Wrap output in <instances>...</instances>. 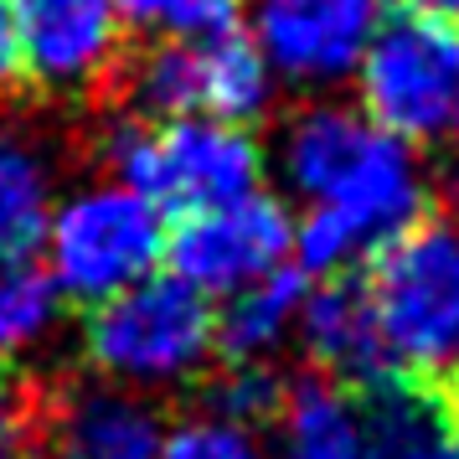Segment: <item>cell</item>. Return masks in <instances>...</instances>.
<instances>
[{
    "label": "cell",
    "mask_w": 459,
    "mask_h": 459,
    "mask_svg": "<svg viewBox=\"0 0 459 459\" xmlns=\"http://www.w3.org/2000/svg\"><path fill=\"white\" fill-rule=\"evenodd\" d=\"M284 170L315 207L346 212L367 253L429 212L408 145L351 108H305L284 140Z\"/></svg>",
    "instance_id": "1"
},
{
    "label": "cell",
    "mask_w": 459,
    "mask_h": 459,
    "mask_svg": "<svg viewBox=\"0 0 459 459\" xmlns=\"http://www.w3.org/2000/svg\"><path fill=\"white\" fill-rule=\"evenodd\" d=\"M382 341L397 367L444 372L459 361V212H423L361 264Z\"/></svg>",
    "instance_id": "2"
},
{
    "label": "cell",
    "mask_w": 459,
    "mask_h": 459,
    "mask_svg": "<svg viewBox=\"0 0 459 459\" xmlns=\"http://www.w3.org/2000/svg\"><path fill=\"white\" fill-rule=\"evenodd\" d=\"M104 160L129 191L176 217L232 207L264 181L253 129L217 119H129L104 140Z\"/></svg>",
    "instance_id": "3"
},
{
    "label": "cell",
    "mask_w": 459,
    "mask_h": 459,
    "mask_svg": "<svg viewBox=\"0 0 459 459\" xmlns=\"http://www.w3.org/2000/svg\"><path fill=\"white\" fill-rule=\"evenodd\" d=\"M361 108L393 140H434L459 108V26L387 5L361 47Z\"/></svg>",
    "instance_id": "4"
},
{
    "label": "cell",
    "mask_w": 459,
    "mask_h": 459,
    "mask_svg": "<svg viewBox=\"0 0 459 459\" xmlns=\"http://www.w3.org/2000/svg\"><path fill=\"white\" fill-rule=\"evenodd\" d=\"M83 356L114 382H176L212 356L207 294L170 279H140L83 320Z\"/></svg>",
    "instance_id": "5"
},
{
    "label": "cell",
    "mask_w": 459,
    "mask_h": 459,
    "mask_svg": "<svg viewBox=\"0 0 459 459\" xmlns=\"http://www.w3.org/2000/svg\"><path fill=\"white\" fill-rule=\"evenodd\" d=\"M47 253H52V284L78 305H104L119 290L140 284L166 258V217L129 186L78 191L47 222Z\"/></svg>",
    "instance_id": "6"
},
{
    "label": "cell",
    "mask_w": 459,
    "mask_h": 459,
    "mask_svg": "<svg viewBox=\"0 0 459 459\" xmlns=\"http://www.w3.org/2000/svg\"><path fill=\"white\" fill-rule=\"evenodd\" d=\"M290 243L294 228L284 202L253 191L232 207L191 212L176 228H166V264L196 294H232L279 269Z\"/></svg>",
    "instance_id": "7"
},
{
    "label": "cell",
    "mask_w": 459,
    "mask_h": 459,
    "mask_svg": "<svg viewBox=\"0 0 459 459\" xmlns=\"http://www.w3.org/2000/svg\"><path fill=\"white\" fill-rule=\"evenodd\" d=\"M22 73L47 93H108L125 63L114 0H11Z\"/></svg>",
    "instance_id": "8"
},
{
    "label": "cell",
    "mask_w": 459,
    "mask_h": 459,
    "mask_svg": "<svg viewBox=\"0 0 459 459\" xmlns=\"http://www.w3.org/2000/svg\"><path fill=\"white\" fill-rule=\"evenodd\" d=\"M382 0H253V26L279 73L325 83L361 63Z\"/></svg>",
    "instance_id": "9"
},
{
    "label": "cell",
    "mask_w": 459,
    "mask_h": 459,
    "mask_svg": "<svg viewBox=\"0 0 459 459\" xmlns=\"http://www.w3.org/2000/svg\"><path fill=\"white\" fill-rule=\"evenodd\" d=\"M299 331H305V351H310L315 372L335 382L341 393H361V387H372L377 377H387L397 367L387 341H382L361 269H341L315 294H305Z\"/></svg>",
    "instance_id": "10"
},
{
    "label": "cell",
    "mask_w": 459,
    "mask_h": 459,
    "mask_svg": "<svg viewBox=\"0 0 459 459\" xmlns=\"http://www.w3.org/2000/svg\"><path fill=\"white\" fill-rule=\"evenodd\" d=\"M346 397L356 408L361 459H459V438L444 418V403L429 372L393 367L372 387Z\"/></svg>",
    "instance_id": "11"
},
{
    "label": "cell",
    "mask_w": 459,
    "mask_h": 459,
    "mask_svg": "<svg viewBox=\"0 0 459 459\" xmlns=\"http://www.w3.org/2000/svg\"><path fill=\"white\" fill-rule=\"evenodd\" d=\"M63 455L78 459H160V423L145 403L119 393H73L52 403Z\"/></svg>",
    "instance_id": "12"
},
{
    "label": "cell",
    "mask_w": 459,
    "mask_h": 459,
    "mask_svg": "<svg viewBox=\"0 0 459 459\" xmlns=\"http://www.w3.org/2000/svg\"><path fill=\"white\" fill-rule=\"evenodd\" d=\"M299 305H305V273L299 269H273L243 290H232V305L222 315H212V356L222 367L264 361L284 341L290 320H299Z\"/></svg>",
    "instance_id": "13"
},
{
    "label": "cell",
    "mask_w": 459,
    "mask_h": 459,
    "mask_svg": "<svg viewBox=\"0 0 459 459\" xmlns=\"http://www.w3.org/2000/svg\"><path fill=\"white\" fill-rule=\"evenodd\" d=\"M52 222V170L37 145L0 125V264H26Z\"/></svg>",
    "instance_id": "14"
},
{
    "label": "cell",
    "mask_w": 459,
    "mask_h": 459,
    "mask_svg": "<svg viewBox=\"0 0 459 459\" xmlns=\"http://www.w3.org/2000/svg\"><path fill=\"white\" fill-rule=\"evenodd\" d=\"M269 108V63L243 37V26L228 37H202V119L253 129Z\"/></svg>",
    "instance_id": "15"
},
{
    "label": "cell",
    "mask_w": 459,
    "mask_h": 459,
    "mask_svg": "<svg viewBox=\"0 0 459 459\" xmlns=\"http://www.w3.org/2000/svg\"><path fill=\"white\" fill-rule=\"evenodd\" d=\"M279 429H284V459H361L351 397L320 372L290 382Z\"/></svg>",
    "instance_id": "16"
},
{
    "label": "cell",
    "mask_w": 459,
    "mask_h": 459,
    "mask_svg": "<svg viewBox=\"0 0 459 459\" xmlns=\"http://www.w3.org/2000/svg\"><path fill=\"white\" fill-rule=\"evenodd\" d=\"M284 397H290V382L279 372H269L264 361H243V367H222L202 387V403L207 413L202 418H217V423H232V429H269L279 423L284 413Z\"/></svg>",
    "instance_id": "17"
},
{
    "label": "cell",
    "mask_w": 459,
    "mask_h": 459,
    "mask_svg": "<svg viewBox=\"0 0 459 459\" xmlns=\"http://www.w3.org/2000/svg\"><path fill=\"white\" fill-rule=\"evenodd\" d=\"M57 299L63 294L52 284V273L37 269L31 258L26 264H0V351H16L26 341H37L52 325Z\"/></svg>",
    "instance_id": "18"
},
{
    "label": "cell",
    "mask_w": 459,
    "mask_h": 459,
    "mask_svg": "<svg viewBox=\"0 0 459 459\" xmlns=\"http://www.w3.org/2000/svg\"><path fill=\"white\" fill-rule=\"evenodd\" d=\"M119 22L160 37H228L243 22V0H114Z\"/></svg>",
    "instance_id": "19"
},
{
    "label": "cell",
    "mask_w": 459,
    "mask_h": 459,
    "mask_svg": "<svg viewBox=\"0 0 459 459\" xmlns=\"http://www.w3.org/2000/svg\"><path fill=\"white\" fill-rule=\"evenodd\" d=\"M47 429H52V397L37 382L0 377V459H31Z\"/></svg>",
    "instance_id": "20"
},
{
    "label": "cell",
    "mask_w": 459,
    "mask_h": 459,
    "mask_svg": "<svg viewBox=\"0 0 459 459\" xmlns=\"http://www.w3.org/2000/svg\"><path fill=\"white\" fill-rule=\"evenodd\" d=\"M160 459H264L248 429H232L217 418H186L160 438Z\"/></svg>",
    "instance_id": "21"
},
{
    "label": "cell",
    "mask_w": 459,
    "mask_h": 459,
    "mask_svg": "<svg viewBox=\"0 0 459 459\" xmlns=\"http://www.w3.org/2000/svg\"><path fill=\"white\" fill-rule=\"evenodd\" d=\"M22 78L26 73H22V42H16V11H11V0H0V99Z\"/></svg>",
    "instance_id": "22"
},
{
    "label": "cell",
    "mask_w": 459,
    "mask_h": 459,
    "mask_svg": "<svg viewBox=\"0 0 459 459\" xmlns=\"http://www.w3.org/2000/svg\"><path fill=\"white\" fill-rule=\"evenodd\" d=\"M434 387H438V403H444V418H449V429L459 438V361L444 367V372H434Z\"/></svg>",
    "instance_id": "23"
},
{
    "label": "cell",
    "mask_w": 459,
    "mask_h": 459,
    "mask_svg": "<svg viewBox=\"0 0 459 459\" xmlns=\"http://www.w3.org/2000/svg\"><path fill=\"white\" fill-rule=\"evenodd\" d=\"M397 5H408V11H423V16H438V22L459 26V0H397Z\"/></svg>",
    "instance_id": "24"
},
{
    "label": "cell",
    "mask_w": 459,
    "mask_h": 459,
    "mask_svg": "<svg viewBox=\"0 0 459 459\" xmlns=\"http://www.w3.org/2000/svg\"><path fill=\"white\" fill-rule=\"evenodd\" d=\"M57 459H78V455H57Z\"/></svg>",
    "instance_id": "25"
},
{
    "label": "cell",
    "mask_w": 459,
    "mask_h": 459,
    "mask_svg": "<svg viewBox=\"0 0 459 459\" xmlns=\"http://www.w3.org/2000/svg\"><path fill=\"white\" fill-rule=\"evenodd\" d=\"M455 125H459V108H455Z\"/></svg>",
    "instance_id": "26"
}]
</instances>
